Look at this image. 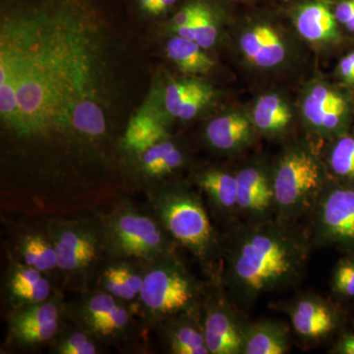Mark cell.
<instances>
[{
	"mask_svg": "<svg viewBox=\"0 0 354 354\" xmlns=\"http://www.w3.org/2000/svg\"><path fill=\"white\" fill-rule=\"evenodd\" d=\"M309 244L281 221L243 228L223 244V272L218 277L232 301L252 304L260 295L297 283L304 272Z\"/></svg>",
	"mask_w": 354,
	"mask_h": 354,
	"instance_id": "obj_1",
	"label": "cell"
},
{
	"mask_svg": "<svg viewBox=\"0 0 354 354\" xmlns=\"http://www.w3.org/2000/svg\"><path fill=\"white\" fill-rule=\"evenodd\" d=\"M146 196V208L167 234L213 276L223 252V241L199 195L181 184L165 183Z\"/></svg>",
	"mask_w": 354,
	"mask_h": 354,
	"instance_id": "obj_2",
	"label": "cell"
},
{
	"mask_svg": "<svg viewBox=\"0 0 354 354\" xmlns=\"http://www.w3.org/2000/svg\"><path fill=\"white\" fill-rule=\"evenodd\" d=\"M44 221L57 250L60 290L79 293L92 288L108 259L97 211L51 215Z\"/></svg>",
	"mask_w": 354,
	"mask_h": 354,
	"instance_id": "obj_3",
	"label": "cell"
},
{
	"mask_svg": "<svg viewBox=\"0 0 354 354\" xmlns=\"http://www.w3.org/2000/svg\"><path fill=\"white\" fill-rule=\"evenodd\" d=\"M205 288L177 252L144 261V279L137 314L149 332L165 319L199 311Z\"/></svg>",
	"mask_w": 354,
	"mask_h": 354,
	"instance_id": "obj_4",
	"label": "cell"
},
{
	"mask_svg": "<svg viewBox=\"0 0 354 354\" xmlns=\"http://www.w3.org/2000/svg\"><path fill=\"white\" fill-rule=\"evenodd\" d=\"M108 258L151 261L176 252L178 245L148 209L129 199H113L106 211H97Z\"/></svg>",
	"mask_w": 354,
	"mask_h": 354,
	"instance_id": "obj_5",
	"label": "cell"
},
{
	"mask_svg": "<svg viewBox=\"0 0 354 354\" xmlns=\"http://www.w3.org/2000/svg\"><path fill=\"white\" fill-rule=\"evenodd\" d=\"M68 304V316L104 346L120 351L142 349V335L149 333L131 305L94 286Z\"/></svg>",
	"mask_w": 354,
	"mask_h": 354,
	"instance_id": "obj_6",
	"label": "cell"
},
{
	"mask_svg": "<svg viewBox=\"0 0 354 354\" xmlns=\"http://www.w3.org/2000/svg\"><path fill=\"white\" fill-rule=\"evenodd\" d=\"M278 221L288 223L313 211L325 188L322 167L312 151L297 147L286 151L272 177Z\"/></svg>",
	"mask_w": 354,
	"mask_h": 354,
	"instance_id": "obj_7",
	"label": "cell"
},
{
	"mask_svg": "<svg viewBox=\"0 0 354 354\" xmlns=\"http://www.w3.org/2000/svg\"><path fill=\"white\" fill-rule=\"evenodd\" d=\"M68 316V304L58 288L48 299L6 311V337L1 353L48 346Z\"/></svg>",
	"mask_w": 354,
	"mask_h": 354,
	"instance_id": "obj_8",
	"label": "cell"
},
{
	"mask_svg": "<svg viewBox=\"0 0 354 354\" xmlns=\"http://www.w3.org/2000/svg\"><path fill=\"white\" fill-rule=\"evenodd\" d=\"M313 211L316 243L354 256V185L325 186Z\"/></svg>",
	"mask_w": 354,
	"mask_h": 354,
	"instance_id": "obj_9",
	"label": "cell"
},
{
	"mask_svg": "<svg viewBox=\"0 0 354 354\" xmlns=\"http://www.w3.org/2000/svg\"><path fill=\"white\" fill-rule=\"evenodd\" d=\"M200 310L209 354H243L246 325L230 298L218 288H205Z\"/></svg>",
	"mask_w": 354,
	"mask_h": 354,
	"instance_id": "obj_10",
	"label": "cell"
},
{
	"mask_svg": "<svg viewBox=\"0 0 354 354\" xmlns=\"http://www.w3.org/2000/svg\"><path fill=\"white\" fill-rule=\"evenodd\" d=\"M310 127L325 136L339 137L348 132L354 118V99L346 90L328 84H317L302 104Z\"/></svg>",
	"mask_w": 354,
	"mask_h": 354,
	"instance_id": "obj_11",
	"label": "cell"
},
{
	"mask_svg": "<svg viewBox=\"0 0 354 354\" xmlns=\"http://www.w3.org/2000/svg\"><path fill=\"white\" fill-rule=\"evenodd\" d=\"M135 185L145 191L160 187L174 172L185 165L186 157L183 149L171 137L149 147L136 155H128Z\"/></svg>",
	"mask_w": 354,
	"mask_h": 354,
	"instance_id": "obj_12",
	"label": "cell"
},
{
	"mask_svg": "<svg viewBox=\"0 0 354 354\" xmlns=\"http://www.w3.org/2000/svg\"><path fill=\"white\" fill-rule=\"evenodd\" d=\"M12 241L7 254L44 272L59 288L57 250L44 221L41 225L16 227Z\"/></svg>",
	"mask_w": 354,
	"mask_h": 354,
	"instance_id": "obj_13",
	"label": "cell"
},
{
	"mask_svg": "<svg viewBox=\"0 0 354 354\" xmlns=\"http://www.w3.org/2000/svg\"><path fill=\"white\" fill-rule=\"evenodd\" d=\"M290 315L295 333L308 342L326 339L342 323L339 310L329 300L316 295L298 298L290 307Z\"/></svg>",
	"mask_w": 354,
	"mask_h": 354,
	"instance_id": "obj_14",
	"label": "cell"
},
{
	"mask_svg": "<svg viewBox=\"0 0 354 354\" xmlns=\"http://www.w3.org/2000/svg\"><path fill=\"white\" fill-rule=\"evenodd\" d=\"M171 354H209L205 339L201 310L165 319L153 330Z\"/></svg>",
	"mask_w": 354,
	"mask_h": 354,
	"instance_id": "obj_15",
	"label": "cell"
},
{
	"mask_svg": "<svg viewBox=\"0 0 354 354\" xmlns=\"http://www.w3.org/2000/svg\"><path fill=\"white\" fill-rule=\"evenodd\" d=\"M143 279L144 261L108 258L97 272L94 286L131 305L137 313Z\"/></svg>",
	"mask_w": 354,
	"mask_h": 354,
	"instance_id": "obj_16",
	"label": "cell"
},
{
	"mask_svg": "<svg viewBox=\"0 0 354 354\" xmlns=\"http://www.w3.org/2000/svg\"><path fill=\"white\" fill-rule=\"evenodd\" d=\"M295 24L298 32L312 43L339 44L342 39V28L330 0H308L298 6Z\"/></svg>",
	"mask_w": 354,
	"mask_h": 354,
	"instance_id": "obj_17",
	"label": "cell"
},
{
	"mask_svg": "<svg viewBox=\"0 0 354 354\" xmlns=\"http://www.w3.org/2000/svg\"><path fill=\"white\" fill-rule=\"evenodd\" d=\"M244 57L260 68L278 66L286 57L285 41L272 26L259 23L248 28L239 39Z\"/></svg>",
	"mask_w": 354,
	"mask_h": 354,
	"instance_id": "obj_18",
	"label": "cell"
},
{
	"mask_svg": "<svg viewBox=\"0 0 354 354\" xmlns=\"http://www.w3.org/2000/svg\"><path fill=\"white\" fill-rule=\"evenodd\" d=\"M237 209L254 218H262L274 209L272 178L257 167H248L236 174Z\"/></svg>",
	"mask_w": 354,
	"mask_h": 354,
	"instance_id": "obj_19",
	"label": "cell"
},
{
	"mask_svg": "<svg viewBox=\"0 0 354 354\" xmlns=\"http://www.w3.org/2000/svg\"><path fill=\"white\" fill-rule=\"evenodd\" d=\"M205 134L209 145L216 150L234 152L250 142L252 127L243 114H223L209 122Z\"/></svg>",
	"mask_w": 354,
	"mask_h": 354,
	"instance_id": "obj_20",
	"label": "cell"
},
{
	"mask_svg": "<svg viewBox=\"0 0 354 354\" xmlns=\"http://www.w3.org/2000/svg\"><path fill=\"white\" fill-rule=\"evenodd\" d=\"M167 138H169V133L160 118L144 111L130 120L120 144L123 153L136 155Z\"/></svg>",
	"mask_w": 354,
	"mask_h": 354,
	"instance_id": "obj_21",
	"label": "cell"
},
{
	"mask_svg": "<svg viewBox=\"0 0 354 354\" xmlns=\"http://www.w3.org/2000/svg\"><path fill=\"white\" fill-rule=\"evenodd\" d=\"M288 330L274 321L246 325L243 354H283L288 351Z\"/></svg>",
	"mask_w": 354,
	"mask_h": 354,
	"instance_id": "obj_22",
	"label": "cell"
},
{
	"mask_svg": "<svg viewBox=\"0 0 354 354\" xmlns=\"http://www.w3.org/2000/svg\"><path fill=\"white\" fill-rule=\"evenodd\" d=\"M198 187L216 211L227 213L237 209V177L220 169H207L195 178Z\"/></svg>",
	"mask_w": 354,
	"mask_h": 354,
	"instance_id": "obj_23",
	"label": "cell"
},
{
	"mask_svg": "<svg viewBox=\"0 0 354 354\" xmlns=\"http://www.w3.org/2000/svg\"><path fill=\"white\" fill-rule=\"evenodd\" d=\"M167 57L184 73L205 74L215 66V62L196 41L172 37L165 46Z\"/></svg>",
	"mask_w": 354,
	"mask_h": 354,
	"instance_id": "obj_24",
	"label": "cell"
},
{
	"mask_svg": "<svg viewBox=\"0 0 354 354\" xmlns=\"http://www.w3.org/2000/svg\"><path fill=\"white\" fill-rule=\"evenodd\" d=\"M104 346L67 316L48 348L53 354H97L102 353Z\"/></svg>",
	"mask_w": 354,
	"mask_h": 354,
	"instance_id": "obj_25",
	"label": "cell"
},
{
	"mask_svg": "<svg viewBox=\"0 0 354 354\" xmlns=\"http://www.w3.org/2000/svg\"><path fill=\"white\" fill-rule=\"evenodd\" d=\"M253 122L258 129L269 134L283 132L290 125L292 113L288 104L279 95L261 97L253 109Z\"/></svg>",
	"mask_w": 354,
	"mask_h": 354,
	"instance_id": "obj_26",
	"label": "cell"
},
{
	"mask_svg": "<svg viewBox=\"0 0 354 354\" xmlns=\"http://www.w3.org/2000/svg\"><path fill=\"white\" fill-rule=\"evenodd\" d=\"M218 32L215 9L209 0H200L194 19L178 29L179 36L196 41L204 50H209L216 44Z\"/></svg>",
	"mask_w": 354,
	"mask_h": 354,
	"instance_id": "obj_27",
	"label": "cell"
},
{
	"mask_svg": "<svg viewBox=\"0 0 354 354\" xmlns=\"http://www.w3.org/2000/svg\"><path fill=\"white\" fill-rule=\"evenodd\" d=\"M58 286L48 277L35 283L2 288V298L6 311L25 305L39 304L48 299L58 290Z\"/></svg>",
	"mask_w": 354,
	"mask_h": 354,
	"instance_id": "obj_28",
	"label": "cell"
},
{
	"mask_svg": "<svg viewBox=\"0 0 354 354\" xmlns=\"http://www.w3.org/2000/svg\"><path fill=\"white\" fill-rule=\"evenodd\" d=\"M328 164L339 183L354 185V133L337 137L330 146Z\"/></svg>",
	"mask_w": 354,
	"mask_h": 354,
	"instance_id": "obj_29",
	"label": "cell"
},
{
	"mask_svg": "<svg viewBox=\"0 0 354 354\" xmlns=\"http://www.w3.org/2000/svg\"><path fill=\"white\" fill-rule=\"evenodd\" d=\"M209 85L197 79L186 78L171 81L165 90V106L167 113L174 116L177 109L189 101L193 95L209 87Z\"/></svg>",
	"mask_w": 354,
	"mask_h": 354,
	"instance_id": "obj_30",
	"label": "cell"
},
{
	"mask_svg": "<svg viewBox=\"0 0 354 354\" xmlns=\"http://www.w3.org/2000/svg\"><path fill=\"white\" fill-rule=\"evenodd\" d=\"M332 288L339 297H354V256L348 255L337 262L333 274Z\"/></svg>",
	"mask_w": 354,
	"mask_h": 354,
	"instance_id": "obj_31",
	"label": "cell"
},
{
	"mask_svg": "<svg viewBox=\"0 0 354 354\" xmlns=\"http://www.w3.org/2000/svg\"><path fill=\"white\" fill-rule=\"evenodd\" d=\"M179 0H135L140 12L158 17L174 10Z\"/></svg>",
	"mask_w": 354,
	"mask_h": 354,
	"instance_id": "obj_32",
	"label": "cell"
},
{
	"mask_svg": "<svg viewBox=\"0 0 354 354\" xmlns=\"http://www.w3.org/2000/svg\"><path fill=\"white\" fill-rule=\"evenodd\" d=\"M334 11L342 29L354 35V0H337L334 4Z\"/></svg>",
	"mask_w": 354,
	"mask_h": 354,
	"instance_id": "obj_33",
	"label": "cell"
},
{
	"mask_svg": "<svg viewBox=\"0 0 354 354\" xmlns=\"http://www.w3.org/2000/svg\"><path fill=\"white\" fill-rule=\"evenodd\" d=\"M337 74L346 88H354V50L342 58L337 64Z\"/></svg>",
	"mask_w": 354,
	"mask_h": 354,
	"instance_id": "obj_34",
	"label": "cell"
},
{
	"mask_svg": "<svg viewBox=\"0 0 354 354\" xmlns=\"http://www.w3.org/2000/svg\"><path fill=\"white\" fill-rule=\"evenodd\" d=\"M335 353L354 354V334L342 335L335 348Z\"/></svg>",
	"mask_w": 354,
	"mask_h": 354,
	"instance_id": "obj_35",
	"label": "cell"
},
{
	"mask_svg": "<svg viewBox=\"0 0 354 354\" xmlns=\"http://www.w3.org/2000/svg\"><path fill=\"white\" fill-rule=\"evenodd\" d=\"M236 1H241V0H236Z\"/></svg>",
	"mask_w": 354,
	"mask_h": 354,
	"instance_id": "obj_36",
	"label": "cell"
}]
</instances>
